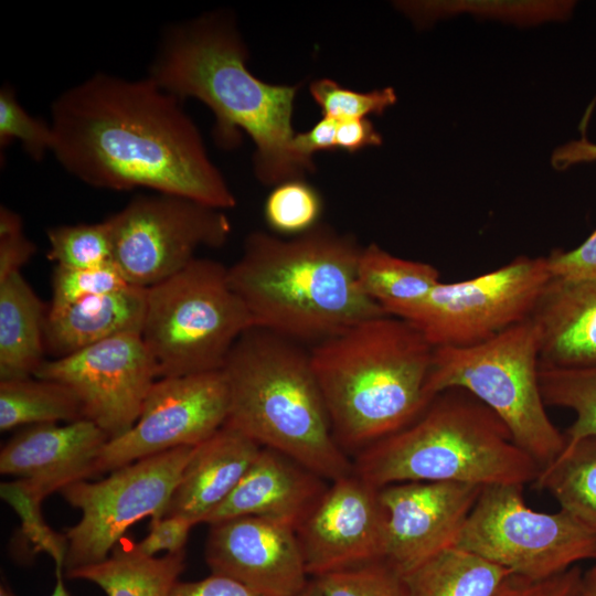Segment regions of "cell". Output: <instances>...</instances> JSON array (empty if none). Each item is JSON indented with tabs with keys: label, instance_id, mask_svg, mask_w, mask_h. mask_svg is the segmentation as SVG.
Returning a JSON list of instances; mask_svg holds the SVG:
<instances>
[{
	"label": "cell",
	"instance_id": "1",
	"mask_svg": "<svg viewBox=\"0 0 596 596\" xmlns=\"http://www.w3.org/2000/svg\"><path fill=\"white\" fill-rule=\"evenodd\" d=\"M52 153L95 188L185 196L219 210L236 199L181 99L149 76L95 74L51 106Z\"/></svg>",
	"mask_w": 596,
	"mask_h": 596
},
{
	"label": "cell",
	"instance_id": "2",
	"mask_svg": "<svg viewBox=\"0 0 596 596\" xmlns=\"http://www.w3.org/2000/svg\"><path fill=\"white\" fill-rule=\"evenodd\" d=\"M246 61L234 25L206 17L164 32L149 77L180 99L205 104L215 116L220 146H237L244 131L256 147L254 169L262 183L301 179L315 167L295 146L291 118L298 86L265 83Z\"/></svg>",
	"mask_w": 596,
	"mask_h": 596
},
{
	"label": "cell",
	"instance_id": "3",
	"mask_svg": "<svg viewBox=\"0 0 596 596\" xmlns=\"http://www.w3.org/2000/svg\"><path fill=\"white\" fill-rule=\"evenodd\" d=\"M361 251L353 237L326 225L290 240L255 232L227 267L228 281L253 327L315 345L386 315L360 288Z\"/></svg>",
	"mask_w": 596,
	"mask_h": 596
},
{
	"label": "cell",
	"instance_id": "4",
	"mask_svg": "<svg viewBox=\"0 0 596 596\" xmlns=\"http://www.w3.org/2000/svg\"><path fill=\"white\" fill-rule=\"evenodd\" d=\"M434 347L406 320L379 316L310 350L333 436L359 453L416 419L427 393Z\"/></svg>",
	"mask_w": 596,
	"mask_h": 596
},
{
	"label": "cell",
	"instance_id": "5",
	"mask_svg": "<svg viewBox=\"0 0 596 596\" xmlns=\"http://www.w3.org/2000/svg\"><path fill=\"white\" fill-rule=\"evenodd\" d=\"M221 371L228 391L225 426L327 481L354 472L333 436L310 351L301 343L252 327L234 343Z\"/></svg>",
	"mask_w": 596,
	"mask_h": 596
},
{
	"label": "cell",
	"instance_id": "6",
	"mask_svg": "<svg viewBox=\"0 0 596 596\" xmlns=\"http://www.w3.org/2000/svg\"><path fill=\"white\" fill-rule=\"evenodd\" d=\"M353 468L376 488L409 481L524 486L541 471L502 421L460 389L438 393L411 424L356 453Z\"/></svg>",
	"mask_w": 596,
	"mask_h": 596
},
{
	"label": "cell",
	"instance_id": "7",
	"mask_svg": "<svg viewBox=\"0 0 596 596\" xmlns=\"http://www.w3.org/2000/svg\"><path fill=\"white\" fill-rule=\"evenodd\" d=\"M539 370V332L530 317L472 345L434 348L426 390L432 397L449 389L475 396L543 469L561 454L565 437L546 413Z\"/></svg>",
	"mask_w": 596,
	"mask_h": 596
},
{
	"label": "cell",
	"instance_id": "8",
	"mask_svg": "<svg viewBox=\"0 0 596 596\" xmlns=\"http://www.w3.org/2000/svg\"><path fill=\"white\" fill-rule=\"evenodd\" d=\"M252 327L227 267L216 260L196 257L147 288L141 337L158 379L220 371L234 343Z\"/></svg>",
	"mask_w": 596,
	"mask_h": 596
},
{
	"label": "cell",
	"instance_id": "9",
	"mask_svg": "<svg viewBox=\"0 0 596 596\" xmlns=\"http://www.w3.org/2000/svg\"><path fill=\"white\" fill-rule=\"evenodd\" d=\"M523 487H482L455 545L529 581L594 560L596 534L561 509L553 513L531 509Z\"/></svg>",
	"mask_w": 596,
	"mask_h": 596
},
{
	"label": "cell",
	"instance_id": "10",
	"mask_svg": "<svg viewBox=\"0 0 596 596\" xmlns=\"http://www.w3.org/2000/svg\"><path fill=\"white\" fill-rule=\"evenodd\" d=\"M194 448L167 450L119 467L102 480L64 487L61 496L82 514L64 535L65 573L107 558L134 523L164 517Z\"/></svg>",
	"mask_w": 596,
	"mask_h": 596
},
{
	"label": "cell",
	"instance_id": "11",
	"mask_svg": "<svg viewBox=\"0 0 596 596\" xmlns=\"http://www.w3.org/2000/svg\"><path fill=\"white\" fill-rule=\"evenodd\" d=\"M106 221L113 262L141 288L178 274L200 247H221L231 234L223 210L166 193L137 195Z\"/></svg>",
	"mask_w": 596,
	"mask_h": 596
},
{
	"label": "cell",
	"instance_id": "12",
	"mask_svg": "<svg viewBox=\"0 0 596 596\" xmlns=\"http://www.w3.org/2000/svg\"><path fill=\"white\" fill-rule=\"evenodd\" d=\"M549 280L545 257L519 256L473 278L438 283L407 321L434 348L472 345L530 318Z\"/></svg>",
	"mask_w": 596,
	"mask_h": 596
},
{
	"label": "cell",
	"instance_id": "13",
	"mask_svg": "<svg viewBox=\"0 0 596 596\" xmlns=\"http://www.w3.org/2000/svg\"><path fill=\"white\" fill-rule=\"evenodd\" d=\"M228 391L222 371L159 377L137 422L103 447L95 475L167 450L198 446L225 424Z\"/></svg>",
	"mask_w": 596,
	"mask_h": 596
},
{
	"label": "cell",
	"instance_id": "14",
	"mask_svg": "<svg viewBox=\"0 0 596 596\" xmlns=\"http://www.w3.org/2000/svg\"><path fill=\"white\" fill-rule=\"evenodd\" d=\"M34 376L67 385L78 397L84 418L110 440L137 422L158 370L141 334L128 333L45 360Z\"/></svg>",
	"mask_w": 596,
	"mask_h": 596
},
{
	"label": "cell",
	"instance_id": "15",
	"mask_svg": "<svg viewBox=\"0 0 596 596\" xmlns=\"http://www.w3.org/2000/svg\"><path fill=\"white\" fill-rule=\"evenodd\" d=\"M296 530L308 576L383 561L385 513L380 488L354 472L330 482Z\"/></svg>",
	"mask_w": 596,
	"mask_h": 596
},
{
	"label": "cell",
	"instance_id": "16",
	"mask_svg": "<svg viewBox=\"0 0 596 596\" xmlns=\"http://www.w3.org/2000/svg\"><path fill=\"white\" fill-rule=\"evenodd\" d=\"M482 487L409 481L380 488L385 513V561L404 576L454 546Z\"/></svg>",
	"mask_w": 596,
	"mask_h": 596
},
{
	"label": "cell",
	"instance_id": "17",
	"mask_svg": "<svg viewBox=\"0 0 596 596\" xmlns=\"http://www.w3.org/2000/svg\"><path fill=\"white\" fill-rule=\"evenodd\" d=\"M205 560L212 574L265 596H296L309 582L296 531L263 518L211 524Z\"/></svg>",
	"mask_w": 596,
	"mask_h": 596
},
{
	"label": "cell",
	"instance_id": "18",
	"mask_svg": "<svg viewBox=\"0 0 596 596\" xmlns=\"http://www.w3.org/2000/svg\"><path fill=\"white\" fill-rule=\"evenodd\" d=\"M108 440L86 418L26 426L1 448L0 472L17 477V487L41 504L49 494L95 476V464Z\"/></svg>",
	"mask_w": 596,
	"mask_h": 596
},
{
	"label": "cell",
	"instance_id": "19",
	"mask_svg": "<svg viewBox=\"0 0 596 596\" xmlns=\"http://www.w3.org/2000/svg\"><path fill=\"white\" fill-rule=\"evenodd\" d=\"M326 481L284 454L262 447L237 487L203 523L257 517L296 531L327 491Z\"/></svg>",
	"mask_w": 596,
	"mask_h": 596
},
{
	"label": "cell",
	"instance_id": "20",
	"mask_svg": "<svg viewBox=\"0 0 596 596\" xmlns=\"http://www.w3.org/2000/svg\"><path fill=\"white\" fill-rule=\"evenodd\" d=\"M262 446L223 425L195 446L164 515H181L203 523L237 487Z\"/></svg>",
	"mask_w": 596,
	"mask_h": 596
},
{
	"label": "cell",
	"instance_id": "21",
	"mask_svg": "<svg viewBox=\"0 0 596 596\" xmlns=\"http://www.w3.org/2000/svg\"><path fill=\"white\" fill-rule=\"evenodd\" d=\"M540 364L562 369L596 365V279H551L531 316Z\"/></svg>",
	"mask_w": 596,
	"mask_h": 596
},
{
	"label": "cell",
	"instance_id": "22",
	"mask_svg": "<svg viewBox=\"0 0 596 596\" xmlns=\"http://www.w3.org/2000/svg\"><path fill=\"white\" fill-rule=\"evenodd\" d=\"M147 288L132 285L46 311L45 352L63 358L107 339L141 334Z\"/></svg>",
	"mask_w": 596,
	"mask_h": 596
},
{
	"label": "cell",
	"instance_id": "23",
	"mask_svg": "<svg viewBox=\"0 0 596 596\" xmlns=\"http://www.w3.org/2000/svg\"><path fill=\"white\" fill-rule=\"evenodd\" d=\"M44 306L21 273L0 283V381L34 376L45 361Z\"/></svg>",
	"mask_w": 596,
	"mask_h": 596
},
{
	"label": "cell",
	"instance_id": "24",
	"mask_svg": "<svg viewBox=\"0 0 596 596\" xmlns=\"http://www.w3.org/2000/svg\"><path fill=\"white\" fill-rule=\"evenodd\" d=\"M356 275L366 297L387 316L406 321L440 283L433 265L394 256L376 244L362 247Z\"/></svg>",
	"mask_w": 596,
	"mask_h": 596
},
{
	"label": "cell",
	"instance_id": "25",
	"mask_svg": "<svg viewBox=\"0 0 596 596\" xmlns=\"http://www.w3.org/2000/svg\"><path fill=\"white\" fill-rule=\"evenodd\" d=\"M402 577L406 596H499L513 574L454 545Z\"/></svg>",
	"mask_w": 596,
	"mask_h": 596
},
{
	"label": "cell",
	"instance_id": "26",
	"mask_svg": "<svg viewBox=\"0 0 596 596\" xmlns=\"http://www.w3.org/2000/svg\"><path fill=\"white\" fill-rule=\"evenodd\" d=\"M184 568V551L145 556L134 545H116L104 561L66 572L99 586L107 596H171Z\"/></svg>",
	"mask_w": 596,
	"mask_h": 596
},
{
	"label": "cell",
	"instance_id": "27",
	"mask_svg": "<svg viewBox=\"0 0 596 596\" xmlns=\"http://www.w3.org/2000/svg\"><path fill=\"white\" fill-rule=\"evenodd\" d=\"M533 483L550 492L561 510L596 534V436L565 443Z\"/></svg>",
	"mask_w": 596,
	"mask_h": 596
},
{
	"label": "cell",
	"instance_id": "28",
	"mask_svg": "<svg viewBox=\"0 0 596 596\" xmlns=\"http://www.w3.org/2000/svg\"><path fill=\"white\" fill-rule=\"evenodd\" d=\"M83 418L78 397L61 382L36 376L0 381L1 432Z\"/></svg>",
	"mask_w": 596,
	"mask_h": 596
},
{
	"label": "cell",
	"instance_id": "29",
	"mask_svg": "<svg viewBox=\"0 0 596 596\" xmlns=\"http://www.w3.org/2000/svg\"><path fill=\"white\" fill-rule=\"evenodd\" d=\"M576 2L551 1H402L396 7L416 24L426 25L438 19L469 13L502 20L518 25L563 21L571 17Z\"/></svg>",
	"mask_w": 596,
	"mask_h": 596
},
{
	"label": "cell",
	"instance_id": "30",
	"mask_svg": "<svg viewBox=\"0 0 596 596\" xmlns=\"http://www.w3.org/2000/svg\"><path fill=\"white\" fill-rule=\"evenodd\" d=\"M539 380L546 406L567 408L575 414L564 434L565 443L596 436V365L562 369L540 364Z\"/></svg>",
	"mask_w": 596,
	"mask_h": 596
},
{
	"label": "cell",
	"instance_id": "31",
	"mask_svg": "<svg viewBox=\"0 0 596 596\" xmlns=\"http://www.w3.org/2000/svg\"><path fill=\"white\" fill-rule=\"evenodd\" d=\"M323 202L316 188L304 178L280 182L267 195L264 217L268 227L285 236H299L315 228Z\"/></svg>",
	"mask_w": 596,
	"mask_h": 596
},
{
	"label": "cell",
	"instance_id": "32",
	"mask_svg": "<svg viewBox=\"0 0 596 596\" xmlns=\"http://www.w3.org/2000/svg\"><path fill=\"white\" fill-rule=\"evenodd\" d=\"M50 248L47 258L56 266L92 268L113 262L109 225L98 223L57 225L46 233Z\"/></svg>",
	"mask_w": 596,
	"mask_h": 596
},
{
	"label": "cell",
	"instance_id": "33",
	"mask_svg": "<svg viewBox=\"0 0 596 596\" xmlns=\"http://www.w3.org/2000/svg\"><path fill=\"white\" fill-rule=\"evenodd\" d=\"M323 596H406L400 575L385 561H376L313 578Z\"/></svg>",
	"mask_w": 596,
	"mask_h": 596
},
{
	"label": "cell",
	"instance_id": "34",
	"mask_svg": "<svg viewBox=\"0 0 596 596\" xmlns=\"http://www.w3.org/2000/svg\"><path fill=\"white\" fill-rule=\"evenodd\" d=\"M310 94L321 108L322 117L337 121L363 119L371 114L381 115L397 100L392 87L362 93L344 88L328 78L313 82Z\"/></svg>",
	"mask_w": 596,
	"mask_h": 596
},
{
	"label": "cell",
	"instance_id": "35",
	"mask_svg": "<svg viewBox=\"0 0 596 596\" xmlns=\"http://www.w3.org/2000/svg\"><path fill=\"white\" fill-rule=\"evenodd\" d=\"M19 140L35 161L52 151L54 135L50 121L30 115L18 102L13 87L0 89V147L6 149Z\"/></svg>",
	"mask_w": 596,
	"mask_h": 596
},
{
	"label": "cell",
	"instance_id": "36",
	"mask_svg": "<svg viewBox=\"0 0 596 596\" xmlns=\"http://www.w3.org/2000/svg\"><path fill=\"white\" fill-rule=\"evenodd\" d=\"M128 281L114 262L92 268L55 266L50 307L60 308L127 287Z\"/></svg>",
	"mask_w": 596,
	"mask_h": 596
},
{
	"label": "cell",
	"instance_id": "37",
	"mask_svg": "<svg viewBox=\"0 0 596 596\" xmlns=\"http://www.w3.org/2000/svg\"><path fill=\"white\" fill-rule=\"evenodd\" d=\"M546 259L551 279L584 281L596 279V230L571 251H553Z\"/></svg>",
	"mask_w": 596,
	"mask_h": 596
},
{
	"label": "cell",
	"instance_id": "38",
	"mask_svg": "<svg viewBox=\"0 0 596 596\" xmlns=\"http://www.w3.org/2000/svg\"><path fill=\"white\" fill-rule=\"evenodd\" d=\"M193 521L181 515H164L151 519L149 533L138 543L135 550L145 556H156L157 553H179L184 551Z\"/></svg>",
	"mask_w": 596,
	"mask_h": 596
},
{
	"label": "cell",
	"instance_id": "39",
	"mask_svg": "<svg viewBox=\"0 0 596 596\" xmlns=\"http://www.w3.org/2000/svg\"><path fill=\"white\" fill-rule=\"evenodd\" d=\"M582 586L583 571L574 565L540 581H529L513 575L499 596H582Z\"/></svg>",
	"mask_w": 596,
	"mask_h": 596
},
{
	"label": "cell",
	"instance_id": "40",
	"mask_svg": "<svg viewBox=\"0 0 596 596\" xmlns=\"http://www.w3.org/2000/svg\"><path fill=\"white\" fill-rule=\"evenodd\" d=\"M171 596H265L232 578L212 574L200 581L178 582Z\"/></svg>",
	"mask_w": 596,
	"mask_h": 596
},
{
	"label": "cell",
	"instance_id": "41",
	"mask_svg": "<svg viewBox=\"0 0 596 596\" xmlns=\"http://www.w3.org/2000/svg\"><path fill=\"white\" fill-rule=\"evenodd\" d=\"M35 253V245L23 230L0 234V283L9 276L21 273V268Z\"/></svg>",
	"mask_w": 596,
	"mask_h": 596
},
{
	"label": "cell",
	"instance_id": "42",
	"mask_svg": "<svg viewBox=\"0 0 596 596\" xmlns=\"http://www.w3.org/2000/svg\"><path fill=\"white\" fill-rule=\"evenodd\" d=\"M381 143L382 136L370 120L363 118L338 121L337 149L353 153L363 148L376 147Z\"/></svg>",
	"mask_w": 596,
	"mask_h": 596
},
{
	"label": "cell",
	"instance_id": "43",
	"mask_svg": "<svg viewBox=\"0 0 596 596\" xmlns=\"http://www.w3.org/2000/svg\"><path fill=\"white\" fill-rule=\"evenodd\" d=\"M337 127V120L322 117L310 130L296 134V149L308 159H311L312 153L316 151L336 150Z\"/></svg>",
	"mask_w": 596,
	"mask_h": 596
},
{
	"label": "cell",
	"instance_id": "44",
	"mask_svg": "<svg viewBox=\"0 0 596 596\" xmlns=\"http://www.w3.org/2000/svg\"><path fill=\"white\" fill-rule=\"evenodd\" d=\"M596 161V143L586 138L572 140L557 147L551 157L554 169L562 171L578 163Z\"/></svg>",
	"mask_w": 596,
	"mask_h": 596
},
{
	"label": "cell",
	"instance_id": "45",
	"mask_svg": "<svg viewBox=\"0 0 596 596\" xmlns=\"http://www.w3.org/2000/svg\"><path fill=\"white\" fill-rule=\"evenodd\" d=\"M582 596H596V563L583 572Z\"/></svg>",
	"mask_w": 596,
	"mask_h": 596
},
{
	"label": "cell",
	"instance_id": "46",
	"mask_svg": "<svg viewBox=\"0 0 596 596\" xmlns=\"http://www.w3.org/2000/svg\"><path fill=\"white\" fill-rule=\"evenodd\" d=\"M56 583L50 596H71L63 582V568L56 567Z\"/></svg>",
	"mask_w": 596,
	"mask_h": 596
},
{
	"label": "cell",
	"instance_id": "47",
	"mask_svg": "<svg viewBox=\"0 0 596 596\" xmlns=\"http://www.w3.org/2000/svg\"><path fill=\"white\" fill-rule=\"evenodd\" d=\"M296 596H323L316 581L312 578L308 582L306 587Z\"/></svg>",
	"mask_w": 596,
	"mask_h": 596
},
{
	"label": "cell",
	"instance_id": "48",
	"mask_svg": "<svg viewBox=\"0 0 596 596\" xmlns=\"http://www.w3.org/2000/svg\"><path fill=\"white\" fill-rule=\"evenodd\" d=\"M0 596H14L10 587L4 582H1L0 584Z\"/></svg>",
	"mask_w": 596,
	"mask_h": 596
},
{
	"label": "cell",
	"instance_id": "49",
	"mask_svg": "<svg viewBox=\"0 0 596 596\" xmlns=\"http://www.w3.org/2000/svg\"><path fill=\"white\" fill-rule=\"evenodd\" d=\"M594 561H596V553H595V557H594Z\"/></svg>",
	"mask_w": 596,
	"mask_h": 596
}]
</instances>
